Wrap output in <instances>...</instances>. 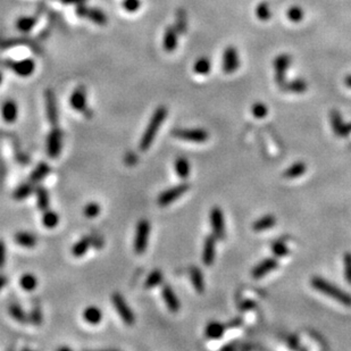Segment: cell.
<instances>
[{"instance_id": "obj_1", "label": "cell", "mask_w": 351, "mask_h": 351, "mask_svg": "<svg viewBox=\"0 0 351 351\" xmlns=\"http://www.w3.org/2000/svg\"><path fill=\"white\" fill-rule=\"evenodd\" d=\"M167 117V108L165 106H159L158 108L153 111L150 118L149 124L147 126L145 133H143L141 141H140V150L147 151L151 147L153 140H155L157 133H158L160 126Z\"/></svg>"}, {"instance_id": "obj_2", "label": "cell", "mask_w": 351, "mask_h": 351, "mask_svg": "<svg viewBox=\"0 0 351 351\" xmlns=\"http://www.w3.org/2000/svg\"><path fill=\"white\" fill-rule=\"evenodd\" d=\"M312 285L317 291L335 299L336 301L342 303V305L347 307L351 306V295H349V293L346 291H342V290H340L337 286L333 285L332 283L325 281V279H323L322 277H313Z\"/></svg>"}, {"instance_id": "obj_3", "label": "cell", "mask_w": 351, "mask_h": 351, "mask_svg": "<svg viewBox=\"0 0 351 351\" xmlns=\"http://www.w3.org/2000/svg\"><path fill=\"white\" fill-rule=\"evenodd\" d=\"M0 66L8 67L14 73L19 75V76H30L36 70V63L32 58H24L20 60H13V59H1L0 58Z\"/></svg>"}, {"instance_id": "obj_4", "label": "cell", "mask_w": 351, "mask_h": 351, "mask_svg": "<svg viewBox=\"0 0 351 351\" xmlns=\"http://www.w3.org/2000/svg\"><path fill=\"white\" fill-rule=\"evenodd\" d=\"M150 235V223L147 220L139 221L138 225H136L135 230V237H134V251L136 254L141 255L147 250L148 247Z\"/></svg>"}, {"instance_id": "obj_5", "label": "cell", "mask_w": 351, "mask_h": 351, "mask_svg": "<svg viewBox=\"0 0 351 351\" xmlns=\"http://www.w3.org/2000/svg\"><path fill=\"white\" fill-rule=\"evenodd\" d=\"M111 301H112V305H114V307H115L116 312L118 313V315L122 318L123 322H124L126 325H129V326L133 325L135 322L134 314H133L132 309L129 308L128 302L125 301V299L123 298L121 293L115 292L111 296Z\"/></svg>"}, {"instance_id": "obj_6", "label": "cell", "mask_w": 351, "mask_h": 351, "mask_svg": "<svg viewBox=\"0 0 351 351\" xmlns=\"http://www.w3.org/2000/svg\"><path fill=\"white\" fill-rule=\"evenodd\" d=\"M75 13H76V15L81 17V18H88L92 20L93 23L98 24V25H106V24H107L108 18L101 9L90 8V7L85 6L84 2L76 6Z\"/></svg>"}, {"instance_id": "obj_7", "label": "cell", "mask_w": 351, "mask_h": 351, "mask_svg": "<svg viewBox=\"0 0 351 351\" xmlns=\"http://www.w3.org/2000/svg\"><path fill=\"white\" fill-rule=\"evenodd\" d=\"M172 134L175 138L197 143H203L209 139V134L203 129H175Z\"/></svg>"}, {"instance_id": "obj_8", "label": "cell", "mask_w": 351, "mask_h": 351, "mask_svg": "<svg viewBox=\"0 0 351 351\" xmlns=\"http://www.w3.org/2000/svg\"><path fill=\"white\" fill-rule=\"evenodd\" d=\"M190 189V185L187 183H180L177 185H174L169 189L163 191L158 197V204L162 207L168 206L169 203L179 199L181 196H183L187 190Z\"/></svg>"}, {"instance_id": "obj_9", "label": "cell", "mask_w": 351, "mask_h": 351, "mask_svg": "<svg viewBox=\"0 0 351 351\" xmlns=\"http://www.w3.org/2000/svg\"><path fill=\"white\" fill-rule=\"evenodd\" d=\"M63 146V132L57 126H54L47 139V152L50 158H56L59 156Z\"/></svg>"}, {"instance_id": "obj_10", "label": "cell", "mask_w": 351, "mask_h": 351, "mask_svg": "<svg viewBox=\"0 0 351 351\" xmlns=\"http://www.w3.org/2000/svg\"><path fill=\"white\" fill-rule=\"evenodd\" d=\"M222 66H223V71L226 74L234 73L238 70L239 66H240V59H239L237 48L230 46L224 50Z\"/></svg>"}, {"instance_id": "obj_11", "label": "cell", "mask_w": 351, "mask_h": 351, "mask_svg": "<svg viewBox=\"0 0 351 351\" xmlns=\"http://www.w3.org/2000/svg\"><path fill=\"white\" fill-rule=\"evenodd\" d=\"M44 100H46V111L47 118L53 126H57L58 124V107L57 100L55 92L51 89H47L44 91Z\"/></svg>"}, {"instance_id": "obj_12", "label": "cell", "mask_w": 351, "mask_h": 351, "mask_svg": "<svg viewBox=\"0 0 351 351\" xmlns=\"http://www.w3.org/2000/svg\"><path fill=\"white\" fill-rule=\"evenodd\" d=\"M290 65H291V57L286 54H282L275 58V81L279 87L285 83V73Z\"/></svg>"}, {"instance_id": "obj_13", "label": "cell", "mask_w": 351, "mask_h": 351, "mask_svg": "<svg viewBox=\"0 0 351 351\" xmlns=\"http://www.w3.org/2000/svg\"><path fill=\"white\" fill-rule=\"evenodd\" d=\"M210 223L213 233L217 239H223L225 234L224 230V216L223 211L220 207H214L210 211Z\"/></svg>"}, {"instance_id": "obj_14", "label": "cell", "mask_w": 351, "mask_h": 351, "mask_svg": "<svg viewBox=\"0 0 351 351\" xmlns=\"http://www.w3.org/2000/svg\"><path fill=\"white\" fill-rule=\"evenodd\" d=\"M70 104L75 111L82 112L87 111V90L84 85H78L73 91L70 98Z\"/></svg>"}, {"instance_id": "obj_15", "label": "cell", "mask_w": 351, "mask_h": 351, "mask_svg": "<svg viewBox=\"0 0 351 351\" xmlns=\"http://www.w3.org/2000/svg\"><path fill=\"white\" fill-rule=\"evenodd\" d=\"M215 250H216V237L208 235L204 239L203 250V261L206 266L213 265L215 260Z\"/></svg>"}, {"instance_id": "obj_16", "label": "cell", "mask_w": 351, "mask_h": 351, "mask_svg": "<svg viewBox=\"0 0 351 351\" xmlns=\"http://www.w3.org/2000/svg\"><path fill=\"white\" fill-rule=\"evenodd\" d=\"M15 46L32 47L37 54L41 51V48L36 42L29 39V37H15V39H1L0 37V49H7V48H12Z\"/></svg>"}, {"instance_id": "obj_17", "label": "cell", "mask_w": 351, "mask_h": 351, "mask_svg": "<svg viewBox=\"0 0 351 351\" xmlns=\"http://www.w3.org/2000/svg\"><path fill=\"white\" fill-rule=\"evenodd\" d=\"M278 266V262L276 258H267L262 260L260 264H258L256 267L252 269V276L255 278H260L262 276L267 275L269 272L274 271V269Z\"/></svg>"}, {"instance_id": "obj_18", "label": "cell", "mask_w": 351, "mask_h": 351, "mask_svg": "<svg viewBox=\"0 0 351 351\" xmlns=\"http://www.w3.org/2000/svg\"><path fill=\"white\" fill-rule=\"evenodd\" d=\"M162 296L164 298V301H165L167 308H168L170 312L173 313H176L179 312L180 310V307H181V303L179 301V299H177V296L175 295V292H174V290L170 288L169 285H164L163 289H162Z\"/></svg>"}, {"instance_id": "obj_19", "label": "cell", "mask_w": 351, "mask_h": 351, "mask_svg": "<svg viewBox=\"0 0 351 351\" xmlns=\"http://www.w3.org/2000/svg\"><path fill=\"white\" fill-rule=\"evenodd\" d=\"M177 34H179V32H177L176 29L174 26H168L166 29L165 34H164L163 46H164V49H165L167 53H173V51L176 49Z\"/></svg>"}, {"instance_id": "obj_20", "label": "cell", "mask_w": 351, "mask_h": 351, "mask_svg": "<svg viewBox=\"0 0 351 351\" xmlns=\"http://www.w3.org/2000/svg\"><path fill=\"white\" fill-rule=\"evenodd\" d=\"M1 114L3 121L7 123H14L17 119V116H18V107H17V104L12 99L5 101V104L2 105L1 108Z\"/></svg>"}, {"instance_id": "obj_21", "label": "cell", "mask_w": 351, "mask_h": 351, "mask_svg": "<svg viewBox=\"0 0 351 351\" xmlns=\"http://www.w3.org/2000/svg\"><path fill=\"white\" fill-rule=\"evenodd\" d=\"M331 123H332L334 132L340 136H347L350 133L349 125H346L341 118L339 111H332L331 112Z\"/></svg>"}, {"instance_id": "obj_22", "label": "cell", "mask_w": 351, "mask_h": 351, "mask_svg": "<svg viewBox=\"0 0 351 351\" xmlns=\"http://www.w3.org/2000/svg\"><path fill=\"white\" fill-rule=\"evenodd\" d=\"M189 273H190L191 282H192L193 284V288L196 289V291L198 293H203L204 291V281H203V272H201L197 266H191Z\"/></svg>"}, {"instance_id": "obj_23", "label": "cell", "mask_w": 351, "mask_h": 351, "mask_svg": "<svg viewBox=\"0 0 351 351\" xmlns=\"http://www.w3.org/2000/svg\"><path fill=\"white\" fill-rule=\"evenodd\" d=\"M83 318L87 323L91 324V325H97L101 322L102 319V313L101 310L95 306H90L84 309L83 312Z\"/></svg>"}, {"instance_id": "obj_24", "label": "cell", "mask_w": 351, "mask_h": 351, "mask_svg": "<svg viewBox=\"0 0 351 351\" xmlns=\"http://www.w3.org/2000/svg\"><path fill=\"white\" fill-rule=\"evenodd\" d=\"M50 173V167L47 163H40L37 166L33 169V172L30 175V182L33 184H37L42 181L48 174Z\"/></svg>"}, {"instance_id": "obj_25", "label": "cell", "mask_w": 351, "mask_h": 351, "mask_svg": "<svg viewBox=\"0 0 351 351\" xmlns=\"http://www.w3.org/2000/svg\"><path fill=\"white\" fill-rule=\"evenodd\" d=\"M283 91L293 92V93H302L307 90V83L302 78H296L291 82H285L282 87H279Z\"/></svg>"}, {"instance_id": "obj_26", "label": "cell", "mask_w": 351, "mask_h": 351, "mask_svg": "<svg viewBox=\"0 0 351 351\" xmlns=\"http://www.w3.org/2000/svg\"><path fill=\"white\" fill-rule=\"evenodd\" d=\"M92 245V237H84L78 240L72 248V254L74 257H82L87 254L88 249Z\"/></svg>"}, {"instance_id": "obj_27", "label": "cell", "mask_w": 351, "mask_h": 351, "mask_svg": "<svg viewBox=\"0 0 351 351\" xmlns=\"http://www.w3.org/2000/svg\"><path fill=\"white\" fill-rule=\"evenodd\" d=\"M14 240L18 245L24 248H33L37 245V238L33 234L27 233V232H18L14 237Z\"/></svg>"}, {"instance_id": "obj_28", "label": "cell", "mask_w": 351, "mask_h": 351, "mask_svg": "<svg viewBox=\"0 0 351 351\" xmlns=\"http://www.w3.org/2000/svg\"><path fill=\"white\" fill-rule=\"evenodd\" d=\"M37 22V18L36 16H24L19 17L18 19L16 20V29L19 31V32L27 33L30 32L31 30L36 26Z\"/></svg>"}, {"instance_id": "obj_29", "label": "cell", "mask_w": 351, "mask_h": 351, "mask_svg": "<svg viewBox=\"0 0 351 351\" xmlns=\"http://www.w3.org/2000/svg\"><path fill=\"white\" fill-rule=\"evenodd\" d=\"M36 194H37V204L40 210H47L49 208V193H48L47 189L42 185H39L36 187Z\"/></svg>"}, {"instance_id": "obj_30", "label": "cell", "mask_w": 351, "mask_h": 351, "mask_svg": "<svg viewBox=\"0 0 351 351\" xmlns=\"http://www.w3.org/2000/svg\"><path fill=\"white\" fill-rule=\"evenodd\" d=\"M33 191H34V184L32 182H27V183L25 182L16 187L13 193V197L15 200H24L26 199L27 197H30L31 194L33 193Z\"/></svg>"}, {"instance_id": "obj_31", "label": "cell", "mask_w": 351, "mask_h": 351, "mask_svg": "<svg viewBox=\"0 0 351 351\" xmlns=\"http://www.w3.org/2000/svg\"><path fill=\"white\" fill-rule=\"evenodd\" d=\"M275 223H276V218L273 216V215H266V216L259 218L258 221H256L254 225H252V228H254L256 232L265 231L274 226Z\"/></svg>"}, {"instance_id": "obj_32", "label": "cell", "mask_w": 351, "mask_h": 351, "mask_svg": "<svg viewBox=\"0 0 351 351\" xmlns=\"http://www.w3.org/2000/svg\"><path fill=\"white\" fill-rule=\"evenodd\" d=\"M224 330H225V327L222 325L221 323L213 322V323H209L206 326V331H204V333H206V336L209 337V339L217 340V339H221V337L223 336Z\"/></svg>"}, {"instance_id": "obj_33", "label": "cell", "mask_w": 351, "mask_h": 351, "mask_svg": "<svg viewBox=\"0 0 351 351\" xmlns=\"http://www.w3.org/2000/svg\"><path fill=\"white\" fill-rule=\"evenodd\" d=\"M175 170L176 174L179 175L181 179H186L187 176L190 175L191 172V165L189 160L184 157H180V158L176 159L175 162Z\"/></svg>"}, {"instance_id": "obj_34", "label": "cell", "mask_w": 351, "mask_h": 351, "mask_svg": "<svg viewBox=\"0 0 351 351\" xmlns=\"http://www.w3.org/2000/svg\"><path fill=\"white\" fill-rule=\"evenodd\" d=\"M307 170V166L305 163L298 162L293 164L292 166H290L288 169L284 172V176L286 179H296V177H299L303 175Z\"/></svg>"}, {"instance_id": "obj_35", "label": "cell", "mask_w": 351, "mask_h": 351, "mask_svg": "<svg viewBox=\"0 0 351 351\" xmlns=\"http://www.w3.org/2000/svg\"><path fill=\"white\" fill-rule=\"evenodd\" d=\"M175 27L177 32L180 34H184L186 32L187 29V14L184 9L180 8L176 12V16H175Z\"/></svg>"}, {"instance_id": "obj_36", "label": "cell", "mask_w": 351, "mask_h": 351, "mask_svg": "<svg viewBox=\"0 0 351 351\" xmlns=\"http://www.w3.org/2000/svg\"><path fill=\"white\" fill-rule=\"evenodd\" d=\"M58 222H59V217L56 211L54 210H44L42 215V224L44 227L47 228H54L58 225Z\"/></svg>"}, {"instance_id": "obj_37", "label": "cell", "mask_w": 351, "mask_h": 351, "mask_svg": "<svg viewBox=\"0 0 351 351\" xmlns=\"http://www.w3.org/2000/svg\"><path fill=\"white\" fill-rule=\"evenodd\" d=\"M163 279H164L163 272L159 271V269H155V271H152L148 275V277H147L145 282V286L147 289H152L155 288V286L159 285L160 283L163 282Z\"/></svg>"}, {"instance_id": "obj_38", "label": "cell", "mask_w": 351, "mask_h": 351, "mask_svg": "<svg viewBox=\"0 0 351 351\" xmlns=\"http://www.w3.org/2000/svg\"><path fill=\"white\" fill-rule=\"evenodd\" d=\"M210 68H211L210 60H209V58H207V57L198 58L196 63H194V66H193L194 72H196L197 74H200V75L208 74L210 72Z\"/></svg>"}, {"instance_id": "obj_39", "label": "cell", "mask_w": 351, "mask_h": 351, "mask_svg": "<svg viewBox=\"0 0 351 351\" xmlns=\"http://www.w3.org/2000/svg\"><path fill=\"white\" fill-rule=\"evenodd\" d=\"M9 314L10 316L13 317L14 319L17 320V322L20 324H26L29 322V317H27V314L24 312L22 307L18 305H12L9 307Z\"/></svg>"}, {"instance_id": "obj_40", "label": "cell", "mask_w": 351, "mask_h": 351, "mask_svg": "<svg viewBox=\"0 0 351 351\" xmlns=\"http://www.w3.org/2000/svg\"><path fill=\"white\" fill-rule=\"evenodd\" d=\"M19 284L22 286V289L25 290V291H33L37 285V279L33 274L26 273V274H24L22 277H20Z\"/></svg>"}, {"instance_id": "obj_41", "label": "cell", "mask_w": 351, "mask_h": 351, "mask_svg": "<svg viewBox=\"0 0 351 351\" xmlns=\"http://www.w3.org/2000/svg\"><path fill=\"white\" fill-rule=\"evenodd\" d=\"M256 14H257V17L260 20H267L271 18L272 13L271 8H269L268 2L262 1L257 6V9H256Z\"/></svg>"}, {"instance_id": "obj_42", "label": "cell", "mask_w": 351, "mask_h": 351, "mask_svg": "<svg viewBox=\"0 0 351 351\" xmlns=\"http://www.w3.org/2000/svg\"><path fill=\"white\" fill-rule=\"evenodd\" d=\"M251 112L256 118H265L268 112V109L262 102H256V104L252 105Z\"/></svg>"}, {"instance_id": "obj_43", "label": "cell", "mask_w": 351, "mask_h": 351, "mask_svg": "<svg viewBox=\"0 0 351 351\" xmlns=\"http://www.w3.org/2000/svg\"><path fill=\"white\" fill-rule=\"evenodd\" d=\"M101 208L99 206V203H89L87 206L84 207L83 213L85 215V217L88 218H94L97 217L99 213H100Z\"/></svg>"}, {"instance_id": "obj_44", "label": "cell", "mask_w": 351, "mask_h": 351, "mask_svg": "<svg viewBox=\"0 0 351 351\" xmlns=\"http://www.w3.org/2000/svg\"><path fill=\"white\" fill-rule=\"evenodd\" d=\"M286 16H288V18L291 20V22H300V20L303 18V10L300 8V7L293 6L288 10Z\"/></svg>"}, {"instance_id": "obj_45", "label": "cell", "mask_w": 351, "mask_h": 351, "mask_svg": "<svg viewBox=\"0 0 351 351\" xmlns=\"http://www.w3.org/2000/svg\"><path fill=\"white\" fill-rule=\"evenodd\" d=\"M273 252L276 257H284L289 254V248L286 247V244L282 241H277L273 244Z\"/></svg>"}, {"instance_id": "obj_46", "label": "cell", "mask_w": 351, "mask_h": 351, "mask_svg": "<svg viewBox=\"0 0 351 351\" xmlns=\"http://www.w3.org/2000/svg\"><path fill=\"white\" fill-rule=\"evenodd\" d=\"M27 317H29V322L33 324V325L39 326L42 323V313H41L40 308H37V307L31 310Z\"/></svg>"}, {"instance_id": "obj_47", "label": "cell", "mask_w": 351, "mask_h": 351, "mask_svg": "<svg viewBox=\"0 0 351 351\" xmlns=\"http://www.w3.org/2000/svg\"><path fill=\"white\" fill-rule=\"evenodd\" d=\"M343 264L346 279L349 284H351V252H347V254L343 256Z\"/></svg>"}, {"instance_id": "obj_48", "label": "cell", "mask_w": 351, "mask_h": 351, "mask_svg": "<svg viewBox=\"0 0 351 351\" xmlns=\"http://www.w3.org/2000/svg\"><path fill=\"white\" fill-rule=\"evenodd\" d=\"M140 5H141V1L140 0H124L123 1V7H124L125 10H128L129 13L135 12L140 8Z\"/></svg>"}, {"instance_id": "obj_49", "label": "cell", "mask_w": 351, "mask_h": 351, "mask_svg": "<svg viewBox=\"0 0 351 351\" xmlns=\"http://www.w3.org/2000/svg\"><path fill=\"white\" fill-rule=\"evenodd\" d=\"M6 261V245L1 239H0V268L3 267Z\"/></svg>"}, {"instance_id": "obj_50", "label": "cell", "mask_w": 351, "mask_h": 351, "mask_svg": "<svg viewBox=\"0 0 351 351\" xmlns=\"http://www.w3.org/2000/svg\"><path fill=\"white\" fill-rule=\"evenodd\" d=\"M64 5H80L83 3L85 0H60Z\"/></svg>"}, {"instance_id": "obj_51", "label": "cell", "mask_w": 351, "mask_h": 351, "mask_svg": "<svg viewBox=\"0 0 351 351\" xmlns=\"http://www.w3.org/2000/svg\"><path fill=\"white\" fill-rule=\"evenodd\" d=\"M6 283H7V277H6V275L0 274V291H1L3 286L6 285Z\"/></svg>"}, {"instance_id": "obj_52", "label": "cell", "mask_w": 351, "mask_h": 351, "mask_svg": "<svg viewBox=\"0 0 351 351\" xmlns=\"http://www.w3.org/2000/svg\"><path fill=\"white\" fill-rule=\"evenodd\" d=\"M344 83H346L347 87L351 88V75H348V76L344 78Z\"/></svg>"}, {"instance_id": "obj_53", "label": "cell", "mask_w": 351, "mask_h": 351, "mask_svg": "<svg viewBox=\"0 0 351 351\" xmlns=\"http://www.w3.org/2000/svg\"><path fill=\"white\" fill-rule=\"evenodd\" d=\"M1 82H2V74L1 72H0V84H1Z\"/></svg>"}]
</instances>
